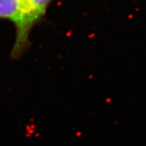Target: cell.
<instances>
[{
	"instance_id": "obj_1",
	"label": "cell",
	"mask_w": 146,
	"mask_h": 146,
	"mask_svg": "<svg viewBox=\"0 0 146 146\" xmlns=\"http://www.w3.org/2000/svg\"><path fill=\"white\" fill-rule=\"evenodd\" d=\"M19 0H0V19L8 21L14 26L19 19Z\"/></svg>"
},
{
	"instance_id": "obj_2",
	"label": "cell",
	"mask_w": 146,
	"mask_h": 146,
	"mask_svg": "<svg viewBox=\"0 0 146 146\" xmlns=\"http://www.w3.org/2000/svg\"><path fill=\"white\" fill-rule=\"evenodd\" d=\"M31 3L36 8L43 17H45L48 7L54 0H29Z\"/></svg>"
}]
</instances>
